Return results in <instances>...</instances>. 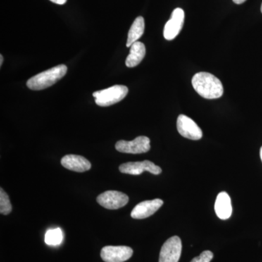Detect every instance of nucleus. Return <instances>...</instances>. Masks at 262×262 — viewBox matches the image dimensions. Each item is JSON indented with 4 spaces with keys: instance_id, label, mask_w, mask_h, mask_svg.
<instances>
[{
    "instance_id": "obj_1",
    "label": "nucleus",
    "mask_w": 262,
    "mask_h": 262,
    "mask_svg": "<svg viewBox=\"0 0 262 262\" xmlns=\"http://www.w3.org/2000/svg\"><path fill=\"white\" fill-rule=\"evenodd\" d=\"M192 84L196 93L207 99L222 97L223 84L215 76L208 72H199L192 77Z\"/></svg>"
},
{
    "instance_id": "obj_2",
    "label": "nucleus",
    "mask_w": 262,
    "mask_h": 262,
    "mask_svg": "<svg viewBox=\"0 0 262 262\" xmlns=\"http://www.w3.org/2000/svg\"><path fill=\"white\" fill-rule=\"evenodd\" d=\"M67 72V67L64 64L53 67L29 79L27 82V87L32 91L48 89L63 78Z\"/></svg>"
},
{
    "instance_id": "obj_3",
    "label": "nucleus",
    "mask_w": 262,
    "mask_h": 262,
    "mask_svg": "<svg viewBox=\"0 0 262 262\" xmlns=\"http://www.w3.org/2000/svg\"><path fill=\"white\" fill-rule=\"evenodd\" d=\"M128 93V89L125 85L112 86L108 89L96 91L93 94L96 104L100 106H110L120 102L125 98Z\"/></svg>"
},
{
    "instance_id": "obj_4",
    "label": "nucleus",
    "mask_w": 262,
    "mask_h": 262,
    "mask_svg": "<svg viewBox=\"0 0 262 262\" xmlns=\"http://www.w3.org/2000/svg\"><path fill=\"white\" fill-rule=\"evenodd\" d=\"M117 151L128 154H142L150 150V139L146 136H139L133 141L120 140L115 144Z\"/></svg>"
},
{
    "instance_id": "obj_5",
    "label": "nucleus",
    "mask_w": 262,
    "mask_h": 262,
    "mask_svg": "<svg viewBox=\"0 0 262 262\" xmlns=\"http://www.w3.org/2000/svg\"><path fill=\"white\" fill-rule=\"evenodd\" d=\"M182 251L180 237L173 236L165 241L160 250L159 262H179Z\"/></svg>"
},
{
    "instance_id": "obj_6",
    "label": "nucleus",
    "mask_w": 262,
    "mask_h": 262,
    "mask_svg": "<svg viewBox=\"0 0 262 262\" xmlns=\"http://www.w3.org/2000/svg\"><path fill=\"white\" fill-rule=\"evenodd\" d=\"M100 206L108 210H117L126 206L129 198L125 193L118 191H106L97 196Z\"/></svg>"
},
{
    "instance_id": "obj_7",
    "label": "nucleus",
    "mask_w": 262,
    "mask_h": 262,
    "mask_svg": "<svg viewBox=\"0 0 262 262\" xmlns=\"http://www.w3.org/2000/svg\"><path fill=\"white\" fill-rule=\"evenodd\" d=\"M119 170L122 173L134 176L140 175L144 171L149 172L154 175H159L162 173L161 168L149 160L123 163L119 167Z\"/></svg>"
},
{
    "instance_id": "obj_8",
    "label": "nucleus",
    "mask_w": 262,
    "mask_h": 262,
    "mask_svg": "<svg viewBox=\"0 0 262 262\" xmlns=\"http://www.w3.org/2000/svg\"><path fill=\"white\" fill-rule=\"evenodd\" d=\"M134 253L128 246H107L101 251V257L105 262H124L131 258Z\"/></svg>"
},
{
    "instance_id": "obj_9",
    "label": "nucleus",
    "mask_w": 262,
    "mask_h": 262,
    "mask_svg": "<svg viewBox=\"0 0 262 262\" xmlns=\"http://www.w3.org/2000/svg\"><path fill=\"white\" fill-rule=\"evenodd\" d=\"M177 130L183 137L191 140H200L203 137V131L195 122L184 115L177 119Z\"/></svg>"
},
{
    "instance_id": "obj_10",
    "label": "nucleus",
    "mask_w": 262,
    "mask_h": 262,
    "mask_svg": "<svg viewBox=\"0 0 262 262\" xmlns=\"http://www.w3.org/2000/svg\"><path fill=\"white\" fill-rule=\"evenodd\" d=\"M184 22V11L182 8H176L172 13L170 20L165 24L163 35L167 40H173L178 36L183 28Z\"/></svg>"
},
{
    "instance_id": "obj_11",
    "label": "nucleus",
    "mask_w": 262,
    "mask_h": 262,
    "mask_svg": "<svg viewBox=\"0 0 262 262\" xmlns=\"http://www.w3.org/2000/svg\"><path fill=\"white\" fill-rule=\"evenodd\" d=\"M163 201L160 199L141 202L136 205L131 212L130 215L135 220H144L156 213L163 206Z\"/></svg>"
},
{
    "instance_id": "obj_12",
    "label": "nucleus",
    "mask_w": 262,
    "mask_h": 262,
    "mask_svg": "<svg viewBox=\"0 0 262 262\" xmlns=\"http://www.w3.org/2000/svg\"><path fill=\"white\" fill-rule=\"evenodd\" d=\"M61 163L65 168L79 173L88 171L91 168V163L89 160L80 155H65L62 158Z\"/></svg>"
},
{
    "instance_id": "obj_13",
    "label": "nucleus",
    "mask_w": 262,
    "mask_h": 262,
    "mask_svg": "<svg viewBox=\"0 0 262 262\" xmlns=\"http://www.w3.org/2000/svg\"><path fill=\"white\" fill-rule=\"evenodd\" d=\"M215 212L220 220H228L232 213L231 198L227 192H222L217 196L215 203Z\"/></svg>"
},
{
    "instance_id": "obj_14",
    "label": "nucleus",
    "mask_w": 262,
    "mask_h": 262,
    "mask_svg": "<svg viewBox=\"0 0 262 262\" xmlns=\"http://www.w3.org/2000/svg\"><path fill=\"white\" fill-rule=\"evenodd\" d=\"M145 55V46L144 43L137 41L130 46V53L127 57L125 64L129 68L135 67L142 61Z\"/></svg>"
},
{
    "instance_id": "obj_15",
    "label": "nucleus",
    "mask_w": 262,
    "mask_h": 262,
    "mask_svg": "<svg viewBox=\"0 0 262 262\" xmlns=\"http://www.w3.org/2000/svg\"><path fill=\"white\" fill-rule=\"evenodd\" d=\"M144 19L143 17H137L131 26L130 30H129L128 35H127V47L130 48V46L134 42H137L144 32Z\"/></svg>"
},
{
    "instance_id": "obj_16",
    "label": "nucleus",
    "mask_w": 262,
    "mask_h": 262,
    "mask_svg": "<svg viewBox=\"0 0 262 262\" xmlns=\"http://www.w3.org/2000/svg\"><path fill=\"white\" fill-rule=\"evenodd\" d=\"M63 232L60 228L50 229L45 236V242L48 246H59L63 241Z\"/></svg>"
},
{
    "instance_id": "obj_17",
    "label": "nucleus",
    "mask_w": 262,
    "mask_h": 262,
    "mask_svg": "<svg viewBox=\"0 0 262 262\" xmlns=\"http://www.w3.org/2000/svg\"><path fill=\"white\" fill-rule=\"evenodd\" d=\"M12 206L10 203L9 196L3 190V188L0 189V213L1 214L8 215L11 213Z\"/></svg>"
},
{
    "instance_id": "obj_18",
    "label": "nucleus",
    "mask_w": 262,
    "mask_h": 262,
    "mask_svg": "<svg viewBox=\"0 0 262 262\" xmlns=\"http://www.w3.org/2000/svg\"><path fill=\"white\" fill-rule=\"evenodd\" d=\"M213 258V253L210 251H205L199 256L193 258L190 262H211Z\"/></svg>"
},
{
    "instance_id": "obj_19",
    "label": "nucleus",
    "mask_w": 262,
    "mask_h": 262,
    "mask_svg": "<svg viewBox=\"0 0 262 262\" xmlns=\"http://www.w3.org/2000/svg\"><path fill=\"white\" fill-rule=\"evenodd\" d=\"M50 1L55 3V4L62 5H64L67 3V0H50Z\"/></svg>"
},
{
    "instance_id": "obj_20",
    "label": "nucleus",
    "mask_w": 262,
    "mask_h": 262,
    "mask_svg": "<svg viewBox=\"0 0 262 262\" xmlns=\"http://www.w3.org/2000/svg\"><path fill=\"white\" fill-rule=\"evenodd\" d=\"M246 1V0H233L234 3L237 5L243 4Z\"/></svg>"
},
{
    "instance_id": "obj_21",
    "label": "nucleus",
    "mask_w": 262,
    "mask_h": 262,
    "mask_svg": "<svg viewBox=\"0 0 262 262\" xmlns=\"http://www.w3.org/2000/svg\"><path fill=\"white\" fill-rule=\"evenodd\" d=\"M0 58H0V59H1V61H0V66H2L3 65V61H4V59H3V56H2V55L0 56Z\"/></svg>"
},
{
    "instance_id": "obj_22",
    "label": "nucleus",
    "mask_w": 262,
    "mask_h": 262,
    "mask_svg": "<svg viewBox=\"0 0 262 262\" xmlns=\"http://www.w3.org/2000/svg\"><path fill=\"white\" fill-rule=\"evenodd\" d=\"M260 157H261V160L262 161V146L261 149H260Z\"/></svg>"
},
{
    "instance_id": "obj_23",
    "label": "nucleus",
    "mask_w": 262,
    "mask_h": 262,
    "mask_svg": "<svg viewBox=\"0 0 262 262\" xmlns=\"http://www.w3.org/2000/svg\"><path fill=\"white\" fill-rule=\"evenodd\" d=\"M261 13H262V4H261Z\"/></svg>"
}]
</instances>
